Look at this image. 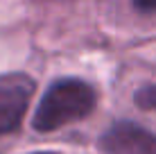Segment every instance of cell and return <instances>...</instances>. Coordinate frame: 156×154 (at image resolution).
<instances>
[{"label":"cell","instance_id":"5b68a950","mask_svg":"<svg viewBox=\"0 0 156 154\" xmlns=\"http://www.w3.org/2000/svg\"><path fill=\"white\" fill-rule=\"evenodd\" d=\"M133 5L140 12H156V0H133Z\"/></svg>","mask_w":156,"mask_h":154},{"label":"cell","instance_id":"7a4b0ae2","mask_svg":"<svg viewBox=\"0 0 156 154\" xmlns=\"http://www.w3.org/2000/svg\"><path fill=\"white\" fill-rule=\"evenodd\" d=\"M100 150L104 154H156V134L131 120L113 123L100 136Z\"/></svg>","mask_w":156,"mask_h":154},{"label":"cell","instance_id":"3957f363","mask_svg":"<svg viewBox=\"0 0 156 154\" xmlns=\"http://www.w3.org/2000/svg\"><path fill=\"white\" fill-rule=\"evenodd\" d=\"M34 82L25 75H12L0 79V136L14 131L27 111Z\"/></svg>","mask_w":156,"mask_h":154},{"label":"cell","instance_id":"6da1fadb","mask_svg":"<svg viewBox=\"0 0 156 154\" xmlns=\"http://www.w3.org/2000/svg\"><path fill=\"white\" fill-rule=\"evenodd\" d=\"M98 104V93L88 82L77 77H63L48 86L39 107L32 116V127L41 134L82 120Z\"/></svg>","mask_w":156,"mask_h":154},{"label":"cell","instance_id":"277c9868","mask_svg":"<svg viewBox=\"0 0 156 154\" xmlns=\"http://www.w3.org/2000/svg\"><path fill=\"white\" fill-rule=\"evenodd\" d=\"M136 104L145 111H156V84H147V86L138 88L133 95Z\"/></svg>","mask_w":156,"mask_h":154},{"label":"cell","instance_id":"8992f818","mask_svg":"<svg viewBox=\"0 0 156 154\" xmlns=\"http://www.w3.org/2000/svg\"><path fill=\"white\" fill-rule=\"evenodd\" d=\"M32 154H57V152H32Z\"/></svg>","mask_w":156,"mask_h":154}]
</instances>
